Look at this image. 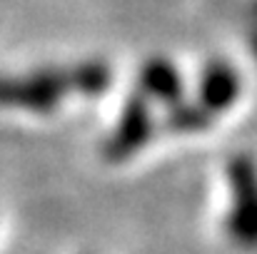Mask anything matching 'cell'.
I'll use <instances>...</instances> for the list:
<instances>
[{"instance_id": "1", "label": "cell", "mask_w": 257, "mask_h": 254, "mask_svg": "<svg viewBox=\"0 0 257 254\" xmlns=\"http://www.w3.org/2000/svg\"><path fill=\"white\" fill-rule=\"evenodd\" d=\"M73 92L70 68L45 65L25 75H0V107L50 115Z\"/></svg>"}, {"instance_id": "2", "label": "cell", "mask_w": 257, "mask_h": 254, "mask_svg": "<svg viewBox=\"0 0 257 254\" xmlns=\"http://www.w3.org/2000/svg\"><path fill=\"white\" fill-rule=\"evenodd\" d=\"M230 209L225 229L230 239L242 249H257V160L247 152L230 157L227 162Z\"/></svg>"}, {"instance_id": "3", "label": "cell", "mask_w": 257, "mask_h": 254, "mask_svg": "<svg viewBox=\"0 0 257 254\" xmlns=\"http://www.w3.org/2000/svg\"><path fill=\"white\" fill-rule=\"evenodd\" d=\"M155 135V117H153V100L140 90H133L120 107L112 132L105 140L102 157L107 162H125L135 157Z\"/></svg>"}, {"instance_id": "4", "label": "cell", "mask_w": 257, "mask_h": 254, "mask_svg": "<svg viewBox=\"0 0 257 254\" xmlns=\"http://www.w3.org/2000/svg\"><path fill=\"white\" fill-rule=\"evenodd\" d=\"M240 95H242V78L230 60L212 58L202 65L195 100H200L215 117L230 112L237 105Z\"/></svg>"}, {"instance_id": "5", "label": "cell", "mask_w": 257, "mask_h": 254, "mask_svg": "<svg viewBox=\"0 0 257 254\" xmlns=\"http://www.w3.org/2000/svg\"><path fill=\"white\" fill-rule=\"evenodd\" d=\"M138 90L148 95L153 102H160L163 107H170L185 100V78L177 70V65L163 58H148L138 70Z\"/></svg>"}, {"instance_id": "6", "label": "cell", "mask_w": 257, "mask_h": 254, "mask_svg": "<svg viewBox=\"0 0 257 254\" xmlns=\"http://www.w3.org/2000/svg\"><path fill=\"white\" fill-rule=\"evenodd\" d=\"M215 122V115L200 100H182L165 107L163 127L172 135H200L207 132Z\"/></svg>"}, {"instance_id": "7", "label": "cell", "mask_w": 257, "mask_h": 254, "mask_svg": "<svg viewBox=\"0 0 257 254\" xmlns=\"http://www.w3.org/2000/svg\"><path fill=\"white\" fill-rule=\"evenodd\" d=\"M70 83L73 92L83 97H102L112 85V68L100 58L80 60L70 68Z\"/></svg>"}, {"instance_id": "8", "label": "cell", "mask_w": 257, "mask_h": 254, "mask_svg": "<svg viewBox=\"0 0 257 254\" xmlns=\"http://www.w3.org/2000/svg\"><path fill=\"white\" fill-rule=\"evenodd\" d=\"M250 45H252V53H255V58H257V33L252 35V40H250Z\"/></svg>"}]
</instances>
